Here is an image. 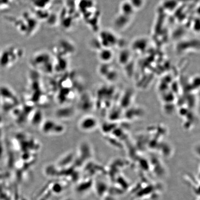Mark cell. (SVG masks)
Masks as SVG:
<instances>
[{"label":"cell","instance_id":"cell-1","mask_svg":"<svg viewBox=\"0 0 200 200\" xmlns=\"http://www.w3.org/2000/svg\"><path fill=\"white\" fill-rule=\"evenodd\" d=\"M76 8L88 27L93 29L97 27L98 11L94 0H78Z\"/></svg>","mask_w":200,"mask_h":200},{"label":"cell","instance_id":"cell-2","mask_svg":"<svg viewBox=\"0 0 200 200\" xmlns=\"http://www.w3.org/2000/svg\"><path fill=\"white\" fill-rule=\"evenodd\" d=\"M54 58L47 51H38L33 55L31 63L34 67L43 72H49L54 69Z\"/></svg>","mask_w":200,"mask_h":200},{"label":"cell","instance_id":"cell-3","mask_svg":"<svg viewBox=\"0 0 200 200\" xmlns=\"http://www.w3.org/2000/svg\"><path fill=\"white\" fill-rule=\"evenodd\" d=\"M24 53L21 48L16 46L5 48L0 54V64L5 68L12 66L23 57Z\"/></svg>","mask_w":200,"mask_h":200},{"label":"cell","instance_id":"cell-4","mask_svg":"<svg viewBox=\"0 0 200 200\" xmlns=\"http://www.w3.org/2000/svg\"><path fill=\"white\" fill-rule=\"evenodd\" d=\"M22 15L17 19L15 26L22 34L27 35L33 34L38 28V19L27 13H24Z\"/></svg>","mask_w":200,"mask_h":200},{"label":"cell","instance_id":"cell-5","mask_svg":"<svg viewBox=\"0 0 200 200\" xmlns=\"http://www.w3.org/2000/svg\"><path fill=\"white\" fill-rule=\"evenodd\" d=\"M75 49L74 45L70 41L62 40L57 43L54 48V51L57 57L65 58L74 53Z\"/></svg>","mask_w":200,"mask_h":200},{"label":"cell","instance_id":"cell-6","mask_svg":"<svg viewBox=\"0 0 200 200\" xmlns=\"http://www.w3.org/2000/svg\"><path fill=\"white\" fill-rule=\"evenodd\" d=\"M97 40L101 48L111 49L116 45L118 38L116 35L112 31L104 30L99 34Z\"/></svg>","mask_w":200,"mask_h":200},{"label":"cell","instance_id":"cell-7","mask_svg":"<svg viewBox=\"0 0 200 200\" xmlns=\"http://www.w3.org/2000/svg\"><path fill=\"white\" fill-rule=\"evenodd\" d=\"M97 126V121L94 117L85 116L79 122V127L82 130L84 131L93 130Z\"/></svg>","mask_w":200,"mask_h":200},{"label":"cell","instance_id":"cell-8","mask_svg":"<svg viewBox=\"0 0 200 200\" xmlns=\"http://www.w3.org/2000/svg\"><path fill=\"white\" fill-rule=\"evenodd\" d=\"M98 58L102 63H109L113 57V53L111 49L101 48L98 50Z\"/></svg>","mask_w":200,"mask_h":200},{"label":"cell","instance_id":"cell-9","mask_svg":"<svg viewBox=\"0 0 200 200\" xmlns=\"http://www.w3.org/2000/svg\"><path fill=\"white\" fill-rule=\"evenodd\" d=\"M148 44V42L147 40L145 38H136L135 40L133 41L132 48L134 51H137L138 53H141L143 51V50L147 48Z\"/></svg>","mask_w":200,"mask_h":200},{"label":"cell","instance_id":"cell-10","mask_svg":"<svg viewBox=\"0 0 200 200\" xmlns=\"http://www.w3.org/2000/svg\"><path fill=\"white\" fill-rule=\"evenodd\" d=\"M120 10L121 14L129 17H131L135 11L129 2V0H126L122 2L120 5Z\"/></svg>","mask_w":200,"mask_h":200},{"label":"cell","instance_id":"cell-11","mask_svg":"<svg viewBox=\"0 0 200 200\" xmlns=\"http://www.w3.org/2000/svg\"><path fill=\"white\" fill-rule=\"evenodd\" d=\"M131 17L127 16L120 13L114 19V26L119 29L126 27L130 21Z\"/></svg>","mask_w":200,"mask_h":200},{"label":"cell","instance_id":"cell-12","mask_svg":"<svg viewBox=\"0 0 200 200\" xmlns=\"http://www.w3.org/2000/svg\"><path fill=\"white\" fill-rule=\"evenodd\" d=\"M131 58V53L127 50H123L118 56V60L121 64H127Z\"/></svg>","mask_w":200,"mask_h":200},{"label":"cell","instance_id":"cell-13","mask_svg":"<svg viewBox=\"0 0 200 200\" xmlns=\"http://www.w3.org/2000/svg\"><path fill=\"white\" fill-rule=\"evenodd\" d=\"M135 10H140L144 6L145 0H129Z\"/></svg>","mask_w":200,"mask_h":200}]
</instances>
